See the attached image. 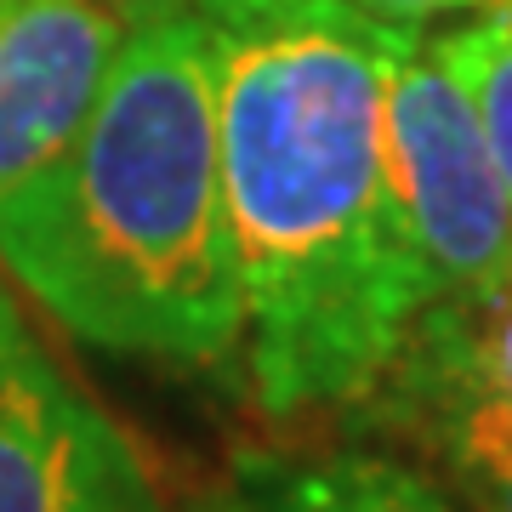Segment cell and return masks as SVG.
Returning a JSON list of instances; mask_svg holds the SVG:
<instances>
[{"mask_svg":"<svg viewBox=\"0 0 512 512\" xmlns=\"http://www.w3.org/2000/svg\"><path fill=\"white\" fill-rule=\"evenodd\" d=\"M120 40L97 0H0V194L69 148Z\"/></svg>","mask_w":512,"mask_h":512,"instance_id":"5","label":"cell"},{"mask_svg":"<svg viewBox=\"0 0 512 512\" xmlns=\"http://www.w3.org/2000/svg\"><path fill=\"white\" fill-rule=\"evenodd\" d=\"M433 52L450 63V74L473 97L478 126L490 137L495 171H501L512 200V0H495L478 23H467L456 35H439Z\"/></svg>","mask_w":512,"mask_h":512,"instance_id":"7","label":"cell"},{"mask_svg":"<svg viewBox=\"0 0 512 512\" xmlns=\"http://www.w3.org/2000/svg\"><path fill=\"white\" fill-rule=\"evenodd\" d=\"M194 512H245V501H239L234 490H205L200 501H194Z\"/></svg>","mask_w":512,"mask_h":512,"instance_id":"11","label":"cell"},{"mask_svg":"<svg viewBox=\"0 0 512 512\" xmlns=\"http://www.w3.org/2000/svg\"><path fill=\"white\" fill-rule=\"evenodd\" d=\"M461 490L473 495V507H478V512H512V473L473 478V484H461Z\"/></svg>","mask_w":512,"mask_h":512,"instance_id":"10","label":"cell"},{"mask_svg":"<svg viewBox=\"0 0 512 512\" xmlns=\"http://www.w3.org/2000/svg\"><path fill=\"white\" fill-rule=\"evenodd\" d=\"M0 512H154L126 433L0 291Z\"/></svg>","mask_w":512,"mask_h":512,"instance_id":"4","label":"cell"},{"mask_svg":"<svg viewBox=\"0 0 512 512\" xmlns=\"http://www.w3.org/2000/svg\"><path fill=\"white\" fill-rule=\"evenodd\" d=\"M262 416L365 404L433 308L387 177V74L416 29L353 0H194Z\"/></svg>","mask_w":512,"mask_h":512,"instance_id":"1","label":"cell"},{"mask_svg":"<svg viewBox=\"0 0 512 512\" xmlns=\"http://www.w3.org/2000/svg\"><path fill=\"white\" fill-rule=\"evenodd\" d=\"M0 262L92 348L177 365L239 348L217 74L194 0H148L126 23L69 148L0 194Z\"/></svg>","mask_w":512,"mask_h":512,"instance_id":"2","label":"cell"},{"mask_svg":"<svg viewBox=\"0 0 512 512\" xmlns=\"http://www.w3.org/2000/svg\"><path fill=\"white\" fill-rule=\"evenodd\" d=\"M387 177L433 302L512 291V200L478 109L433 40L410 35L387 74Z\"/></svg>","mask_w":512,"mask_h":512,"instance_id":"3","label":"cell"},{"mask_svg":"<svg viewBox=\"0 0 512 512\" xmlns=\"http://www.w3.org/2000/svg\"><path fill=\"white\" fill-rule=\"evenodd\" d=\"M234 495L245 512H456L410 467L370 450H234Z\"/></svg>","mask_w":512,"mask_h":512,"instance_id":"6","label":"cell"},{"mask_svg":"<svg viewBox=\"0 0 512 512\" xmlns=\"http://www.w3.org/2000/svg\"><path fill=\"white\" fill-rule=\"evenodd\" d=\"M404 439L427 444L456 473V484L512 473V399H467L404 421Z\"/></svg>","mask_w":512,"mask_h":512,"instance_id":"8","label":"cell"},{"mask_svg":"<svg viewBox=\"0 0 512 512\" xmlns=\"http://www.w3.org/2000/svg\"><path fill=\"white\" fill-rule=\"evenodd\" d=\"M359 12L382 23H404V29H416L427 18H444V12H473V6H495V0H353Z\"/></svg>","mask_w":512,"mask_h":512,"instance_id":"9","label":"cell"}]
</instances>
